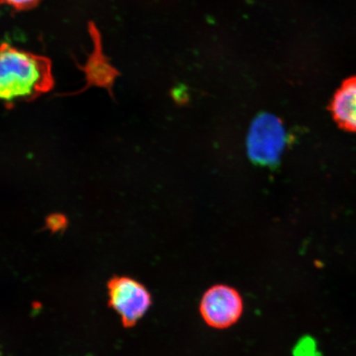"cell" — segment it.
Listing matches in <instances>:
<instances>
[{"label":"cell","instance_id":"277c9868","mask_svg":"<svg viewBox=\"0 0 356 356\" xmlns=\"http://www.w3.org/2000/svg\"><path fill=\"white\" fill-rule=\"evenodd\" d=\"M199 311L209 327L220 330L229 328L242 317L243 297L235 288L217 284L204 293Z\"/></svg>","mask_w":356,"mask_h":356},{"label":"cell","instance_id":"5b68a950","mask_svg":"<svg viewBox=\"0 0 356 356\" xmlns=\"http://www.w3.org/2000/svg\"><path fill=\"white\" fill-rule=\"evenodd\" d=\"M329 108L338 127L346 131L356 133V75L342 82Z\"/></svg>","mask_w":356,"mask_h":356},{"label":"cell","instance_id":"7a4b0ae2","mask_svg":"<svg viewBox=\"0 0 356 356\" xmlns=\"http://www.w3.org/2000/svg\"><path fill=\"white\" fill-rule=\"evenodd\" d=\"M108 305L126 328L135 327L153 304L149 289L129 277H113L108 282Z\"/></svg>","mask_w":356,"mask_h":356},{"label":"cell","instance_id":"52a82bcc","mask_svg":"<svg viewBox=\"0 0 356 356\" xmlns=\"http://www.w3.org/2000/svg\"><path fill=\"white\" fill-rule=\"evenodd\" d=\"M40 0H0V3L15 8L17 10H28L39 3Z\"/></svg>","mask_w":356,"mask_h":356},{"label":"cell","instance_id":"ba28073f","mask_svg":"<svg viewBox=\"0 0 356 356\" xmlns=\"http://www.w3.org/2000/svg\"><path fill=\"white\" fill-rule=\"evenodd\" d=\"M67 220L64 216L60 215H53L48 218L47 225L49 229L52 231H57L64 229Z\"/></svg>","mask_w":356,"mask_h":356},{"label":"cell","instance_id":"6da1fadb","mask_svg":"<svg viewBox=\"0 0 356 356\" xmlns=\"http://www.w3.org/2000/svg\"><path fill=\"white\" fill-rule=\"evenodd\" d=\"M53 86L51 61L46 57L0 44V100L8 106L33 101Z\"/></svg>","mask_w":356,"mask_h":356},{"label":"cell","instance_id":"8992f818","mask_svg":"<svg viewBox=\"0 0 356 356\" xmlns=\"http://www.w3.org/2000/svg\"><path fill=\"white\" fill-rule=\"evenodd\" d=\"M295 356H321L318 350L317 343L313 338L302 337L293 348Z\"/></svg>","mask_w":356,"mask_h":356},{"label":"cell","instance_id":"3957f363","mask_svg":"<svg viewBox=\"0 0 356 356\" xmlns=\"http://www.w3.org/2000/svg\"><path fill=\"white\" fill-rule=\"evenodd\" d=\"M286 143L282 122L275 115L261 113L252 122L247 148L249 158L260 165H275Z\"/></svg>","mask_w":356,"mask_h":356}]
</instances>
